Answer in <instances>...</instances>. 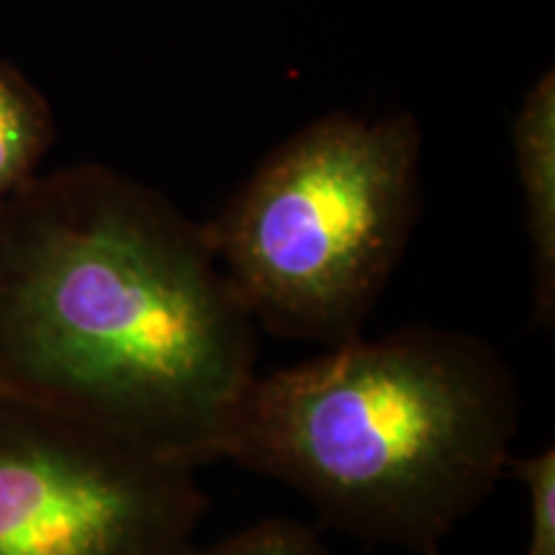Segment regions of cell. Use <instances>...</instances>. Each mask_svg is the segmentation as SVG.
Returning <instances> with one entry per match:
<instances>
[{
  "label": "cell",
  "instance_id": "obj_1",
  "mask_svg": "<svg viewBox=\"0 0 555 555\" xmlns=\"http://www.w3.org/2000/svg\"><path fill=\"white\" fill-rule=\"evenodd\" d=\"M255 363L258 324L163 193L75 165L0 204V397L198 468Z\"/></svg>",
  "mask_w": 555,
  "mask_h": 555
},
{
  "label": "cell",
  "instance_id": "obj_2",
  "mask_svg": "<svg viewBox=\"0 0 555 555\" xmlns=\"http://www.w3.org/2000/svg\"><path fill=\"white\" fill-rule=\"evenodd\" d=\"M519 412L494 345L420 324L255 376L221 457L291 486L332 530L437 555L509 468Z\"/></svg>",
  "mask_w": 555,
  "mask_h": 555
},
{
  "label": "cell",
  "instance_id": "obj_3",
  "mask_svg": "<svg viewBox=\"0 0 555 555\" xmlns=\"http://www.w3.org/2000/svg\"><path fill=\"white\" fill-rule=\"evenodd\" d=\"M409 114H330L278 144L204 234L255 324L335 347L363 324L420 214Z\"/></svg>",
  "mask_w": 555,
  "mask_h": 555
},
{
  "label": "cell",
  "instance_id": "obj_4",
  "mask_svg": "<svg viewBox=\"0 0 555 555\" xmlns=\"http://www.w3.org/2000/svg\"><path fill=\"white\" fill-rule=\"evenodd\" d=\"M196 466L0 397V555H183Z\"/></svg>",
  "mask_w": 555,
  "mask_h": 555
},
{
  "label": "cell",
  "instance_id": "obj_5",
  "mask_svg": "<svg viewBox=\"0 0 555 555\" xmlns=\"http://www.w3.org/2000/svg\"><path fill=\"white\" fill-rule=\"evenodd\" d=\"M525 232L532 249V304L540 324L555 317V78H540L512 124Z\"/></svg>",
  "mask_w": 555,
  "mask_h": 555
},
{
  "label": "cell",
  "instance_id": "obj_6",
  "mask_svg": "<svg viewBox=\"0 0 555 555\" xmlns=\"http://www.w3.org/2000/svg\"><path fill=\"white\" fill-rule=\"evenodd\" d=\"M54 142L50 101L9 60H0V204L18 193Z\"/></svg>",
  "mask_w": 555,
  "mask_h": 555
},
{
  "label": "cell",
  "instance_id": "obj_7",
  "mask_svg": "<svg viewBox=\"0 0 555 555\" xmlns=\"http://www.w3.org/2000/svg\"><path fill=\"white\" fill-rule=\"evenodd\" d=\"M183 555H330V551L311 527L286 517H273L249 525L217 545L196 547L193 543Z\"/></svg>",
  "mask_w": 555,
  "mask_h": 555
},
{
  "label": "cell",
  "instance_id": "obj_8",
  "mask_svg": "<svg viewBox=\"0 0 555 555\" xmlns=\"http://www.w3.org/2000/svg\"><path fill=\"white\" fill-rule=\"evenodd\" d=\"M509 468L527 489L530 538L525 555H555V448L535 455L512 457Z\"/></svg>",
  "mask_w": 555,
  "mask_h": 555
}]
</instances>
